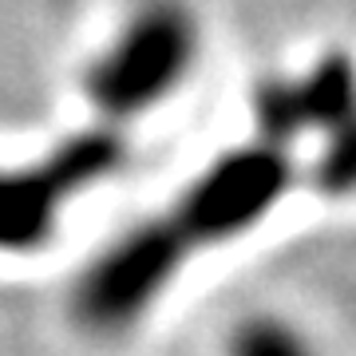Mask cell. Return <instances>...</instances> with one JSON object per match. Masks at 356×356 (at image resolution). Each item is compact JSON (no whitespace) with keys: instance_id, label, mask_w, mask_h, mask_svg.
I'll use <instances>...</instances> for the list:
<instances>
[{"instance_id":"6da1fadb","label":"cell","mask_w":356,"mask_h":356,"mask_svg":"<svg viewBox=\"0 0 356 356\" xmlns=\"http://www.w3.org/2000/svg\"><path fill=\"white\" fill-rule=\"evenodd\" d=\"M95 166H103V151L79 147L32 175H0V250H24L44 238L60 194H67L72 182Z\"/></svg>"}]
</instances>
